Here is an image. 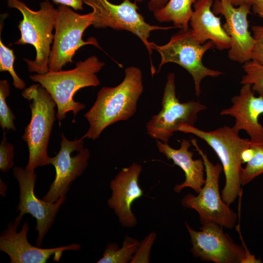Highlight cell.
Listing matches in <instances>:
<instances>
[{"label":"cell","instance_id":"6da1fadb","mask_svg":"<svg viewBox=\"0 0 263 263\" xmlns=\"http://www.w3.org/2000/svg\"><path fill=\"white\" fill-rule=\"evenodd\" d=\"M144 89L141 70L130 66L125 69V77L118 85L103 87L84 117L89 128L81 138L95 140L107 127L118 121L129 119L137 109V103Z\"/></svg>","mask_w":263,"mask_h":263},{"label":"cell","instance_id":"7a4b0ae2","mask_svg":"<svg viewBox=\"0 0 263 263\" xmlns=\"http://www.w3.org/2000/svg\"><path fill=\"white\" fill-rule=\"evenodd\" d=\"M104 65L96 56H92L78 61L73 69L49 71L44 74L30 75L29 77L40 84L51 94L57 107L56 118L60 123L69 112H72L75 116L85 108L84 104L74 100V94L82 88L99 85L100 81L96 74Z\"/></svg>","mask_w":263,"mask_h":263},{"label":"cell","instance_id":"3957f363","mask_svg":"<svg viewBox=\"0 0 263 263\" xmlns=\"http://www.w3.org/2000/svg\"><path fill=\"white\" fill-rule=\"evenodd\" d=\"M8 6L20 12L23 16L18 24L20 38L15 43L16 45L29 44L36 49L34 60L24 58L28 71L44 74L49 71L48 62L53 42V30L58 14L57 9L48 0L39 3V9L34 11L20 0H7Z\"/></svg>","mask_w":263,"mask_h":263},{"label":"cell","instance_id":"277c9868","mask_svg":"<svg viewBox=\"0 0 263 263\" xmlns=\"http://www.w3.org/2000/svg\"><path fill=\"white\" fill-rule=\"evenodd\" d=\"M178 131L194 134L213 150L221 162L225 176L222 198L228 206L233 203L243 191L240 181L241 154L249 146L250 139L241 138L239 131L227 126L205 131L194 126L183 125L178 128Z\"/></svg>","mask_w":263,"mask_h":263},{"label":"cell","instance_id":"5b68a950","mask_svg":"<svg viewBox=\"0 0 263 263\" xmlns=\"http://www.w3.org/2000/svg\"><path fill=\"white\" fill-rule=\"evenodd\" d=\"M22 96L30 101L31 118L24 129L22 139L29 150L28 170L49 165L48 146L56 115V103L49 92L40 84L25 88Z\"/></svg>","mask_w":263,"mask_h":263},{"label":"cell","instance_id":"8992f818","mask_svg":"<svg viewBox=\"0 0 263 263\" xmlns=\"http://www.w3.org/2000/svg\"><path fill=\"white\" fill-rule=\"evenodd\" d=\"M190 141L204 161L206 177L198 194H187L182 199L181 205L196 210L201 224L212 222L226 228H232L237 222L238 214L224 202L220 194L219 178L223 171L222 166L220 163L214 164L209 160L196 139Z\"/></svg>","mask_w":263,"mask_h":263},{"label":"cell","instance_id":"52a82bcc","mask_svg":"<svg viewBox=\"0 0 263 263\" xmlns=\"http://www.w3.org/2000/svg\"><path fill=\"white\" fill-rule=\"evenodd\" d=\"M151 45L161 56L158 72L168 63H174L181 66L191 75L197 97L201 94V83L205 77H218L223 74L220 71L207 67L202 61L204 54L214 46L213 42L209 40L203 44H200L193 37L190 28L181 29L164 45H159L153 42H151Z\"/></svg>","mask_w":263,"mask_h":263},{"label":"cell","instance_id":"ba28073f","mask_svg":"<svg viewBox=\"0 0 263 263\" xmlns=\"http://www.w3.org/2000/svg\"><path fill=\"white\" fill-rule=\"evenodd\" d=\"M57 10L48 62L50 71L61 70L66 64L73 62L75 52L83 46L93 45L100 48L94 38H90L86 41L82 39L85 30L93 25L92 12L81 15L63 5H59Z\"/></svg>","mask_w":263,"mask_h":263},{"label":"cell","instance_id":"9c48e42d","mask_svg":"<svg viewBox=\"0 0 263 263\" xmlns=\"http://www.w3.org/2000/svg\"><path fill=\"white\" fill-rule=\"evenodd\" d=\"M185 224L190 237V251L194 257L215 263H262L247 247L235 243L221 225L212 222L204 223L197 231L186 222Z\"/></svg>","mask_w":263,"mask_h":263},{"label":"cell","instance_id":"30bf717a","mask_svg":"<svg viewBox=\"0 0 263 263\" xmlns=\"http://www.w3.org/2000/svg\"><path fill=\"white\" fill-rule=\"evenodd\" d=\"M175 76L169 73L167 77L162 99V109L146 124L147 133L163 143L168 142L183 125L194 126L198 113L207 109L199 101L181 103L176 95Z\"/></svg>","mask_w":263,"mask_h":263},{"label":"cell","instance_id":"8fae6325","mask_svg":"<svg viewBox=\"0 0 263 263\" xmlns=\"http://www.w3.org/2000/svg\"><path fill=\"white\" fill-rule=\"evenodd\" d=\"M83 1L93 9L92 25L94 27H110L114 30L130 32L141 39L150 55L153 50L151 42L148 40L150 32L176 28L149 24L138 12L139 8L136 1L124 0L119 4H113L108 0H83Z\"/></svg>","mask_w":263,"mask_h":263},{"label":"cell","instance_id":"7c38bea8","mask_svg":"<svg viewBox=\"0 0 263 263\" xmlns=\"http://www.w3.org/2000/svg\"><path fill=\"white\" fill-rule=\"evenodd\" d=\"M13 171L19 188V201L17 208L19 213L14 219V223L18 227L23 216L26 214H29L35 218L36 230L38 232L36 245L41 247L61 206L66 201V196L60 197L54 203L39 199L35 194L34 188L37 179L35 170H28L20 167H15Z\"/></svg>","mask_w":263,"mask_h":263},{"label":"cell","instance_id":"4fadbf2b","mask_svg":"<svg viewBox=\"0 0 263 263\" xmlns=\"http://www.w3.org/2000/svg\"><path fill=\"white\" fill-rule=\"evenodd\" d=\"M61 138L59 151L48 160L56 169L55 179L42 198L49 203L66 196L73 182L85 171L90 157L89 150L84 148V139L69 140L63 133Z\"/></svg>","mask_w":263,"mask_h":263},{"label":"cell","instance_id":"5bb4252c","mask_svg":"<svg viewBox=\"0 0 263 263\" xmlns=\"http://www.w3.org/2000/svg\"><path fill=\"white\" fill-rule=\"evenodd\" d=\"M251 6V4H243L235 7L225 0H215L212 7L215 15H223L225 20L223 27L231 38L228 58L242 64L251 60L254 45L247 20Z\"/></svg>","mask_w":263,"mask_h":263},{"label":"cell","instance_id":"9a60e30c","mask_svg":"<svg viewBox=\"0 0 263 263\" xmlns=\"http://www.w3.org/2000/svg\"><path fill=\"white\" fill-rule=\"evenodd\" d=\"M14 222H10L0 236V250L8 255L10 263H45L52 257L58 262L64 251H77L81 248L75 244L50 248L35 246L27 240L28 224L24 222L19 232Z\"/></svg>","mask_w":263,"mask_h":263},{"label":"cell","instance_id":"2e32d148","mask_svg":"<svg viewBox=\"0 0 263 263\" xmlns=\"http://www.w3.org/2000/svg\"><path fill=\"white\" fill-rule=\"evenodd\" d=\"M142 166L133 163L123 168L110 183L112 196L107 201L113 209L122 226L132 227L137 223V219L132 211V204L143 195V191L139 184V177Z\"/></svg>","mask_w":263,"mask_h":263},{"label":"cell","instance_id":"e0dca14e","mask_svg":"<svg viewBox=\"0 0 263 263\" xmlns=\"http://www.w3.org/2000/svg\"><path fill=\"white\" fill-rule=\"evenodd\" d=\"M250 84L242 86L239 94L231 99L232 105L220 112V115L235 118L233 128L240 132L245 131L250 138L263 136V126L259 117L263 113V97L256 96Z\"/></svg>","mask_w":263,"mask_h":263},{"label":"cell","instance_id":"ac0fdd59","mask_svg":"<svg viewBox=\"0 0 263 263\" xmlns=\"http://www.w3.org/2000/svg\"><path fill=\"white\" fill-rule=\"evenodd\" d=\"M214 0H198L194 4V10L189 24L193 37L200 44L212 41L219 50L229 49L231 38L222 26L220 17L211 10Z\"/></svg>","mask_w":263,"mask_h":263},{"label":"cell","instance_id":"d6986e66","mask_svg":"<svg viewBox=\"0 0 263 263\" xmlns=\"http://www.w3.org/2000/svg\"><path fill=\"white\" fill-rule=\"evenodd\" d=\"M156 143L159 151L166 156L168 160H172L174 164L181 168L185 173V181L176 185L174 191L179 193L183 188H190L198 193L205 182V167L202 158L193 159L194 153L188 150L192 145L191 141L183 139L180 147L177 150L158 140H156Z\"/></svg>","mask_w":263,"mask_h":263},{"label":"cell","instance_id":"ffe728a7","mask_svg":"<svg viewBox=\"0 0 263 263\" xmlns=\"http://www.w3.org/2000/svg\"><path fill=\"white\" fill-rule=\"evenodd\" d=\"M198 0H169L163 7L153 12L160 22H172L176 28L187 30L193 10L192 6Z\"/></svg>","mask_w":263,"mask_h":263},{"label":"cell","instance_id":"44dd1931","mask_svg":"<svg viewBox=\"0 0 263 263\" xmlns=\"http://www.w3.org/2000/svg\"><path fill=\"white\" fill-rule=\"evenodd\" d=\"M140 243L136 239L126 235L123 245L120 248L115 243L108 244L105 249L102 257L97 263H129L135 254Z\"/></svg>","mask_w":263,"mask_h":263},{"label":"cell","instance_id":"7402d4cb","mask_svg":"<svg viewBox=\"0 0 263 263\" xmlns=\"http://www.w3.org/2000/svg\"><path fill=\"white\" fill-rule=\"evenodd\" d=\"M250 141L254 153L245 167L241 169L240 181L242 186L263 174V136L250 138Z\"/></svg>","mask_w":263,"mask_h":263},{"label":"cell","instance_id":"603a6c76","mask_svg":"<svg viewBox=\"0 0 263 263\" xmlns=\"http://www.w3.org/2000/svg\"><path fill=\"white\" fill-rule=\"evenodd\" d=\"M242 68L245 75L240 83L250 84L253 91L263 97V65L250 60L244 63Z\"/></svg>","mask_w":263,"mask_h":263},{"label":"cell","instance_id":"cb8c5ba5","mask_svg":"<svg viewBox=\"0 0 263 263\" xmlns=\"http://www.w3.org/2000/svg\"><path fill=\"white\" fill-rule=\"evenodd\" d=\"M10 94V85L7 80L0 81V126L3 129L16 131L14 124L15 116L7 105L6 98Z\"/></svg>","mask_w":263,"mask_h":263},{"label":"cell","instance_id":"d4e9b609","mask_svg":"<svg viewBox=\"0 0 263 263\" xmlns=\"http://www.w3.org/2000/svg\"><path fill=\"white\" fill-rule=\"evenodd\" d=\"M15 56L13 50L5 46L0 38V71H7L13 78V84L18 89L25 88L26 83L16 73L14 64Z\"/></svg>","mask_w":263,"mask_h":263},{"label":"cell","instance_id":"484cf974","mask_svg":"<svg viewBox=\"0 0 263 263\" xmlns=\"http://www.w3.org/2000/svg\"><path fill=\"white\" fill-rule=\"evenodd\" d=\"M14 147L8 142L4 131L0 144V169L3 172L8 171L14 166Z\"/></svg>","mask_w":263,"mask_h":263},{"label":"cell","instance_id":"4316f807","mask_svg":"<svg viewBox=\"0 0 263 263\" xmlns=\"http://www.w3.org/2000/svg\"><path fill=\"white\" fill-rule=\"evenodd\" d=\"M156 234L153 232L140 243L130 263H149L151 246L155 239Z\"/></svg>","mask_w":263,"mask_h":263},{"label":"cell","instance_id":"83f0119b","mask_svg":"<svg viewBox=\"0 0 263 263\" xmlns=\"http://www.w3.org/2000/svg\"><path fill=\"white\" fill-rule=\"evenodd\" d=\"M251 30L254 45L251 60L263 65V26L253 25Z\"/></svg>","mask_w":263,"mask_h":263},{"label":"cell","instance_id":"f1b7e54d","mask_svg":"<svg viewBox=\"0 0 263 263\" xmlns=\"http://www.w3.org/2000/svg\"><path fill=\"white\" fill-rule=\"evenodd\" d=\"M56 4L69 6L75 10H82L83 9V0H51Z\"/></svg>","mask_w":263,"mask_h":263},{"label":"cell","instance_id":"f546056e","mask_svg":"<svg viewBox=\"0 0 263 263\" xmlns=\"http://www.w3.org/2000/svg\"><path fill=\"white\" fill-rule=\"evenodd\" d=\"M142 0H135L138 2H141ZM168 0H149L148 2V7L150 11H154L156 10L159 9L165 6Z\"/></svg>","mask_w":263,"mask_h":263},{"label":"cell","instance_id":"4dcf8cb0","mask_svg":"<svg viewBox=\"0 0 263 263\" xmlns=\"http://www.w3.org/2000/svg\"><path fill=\"white\" fill-rule=\"evenodd\" d=\"M251 8L254 14L263 19V0H253Z\"/></svg>","mask_w":263,"mask_h":263},{"label":"cell","instance_id":"1f68e13d","mask_svg":"<svg viewBox=\"0 0 263 263\" xmlns=\"http://www.w3.org/2000/svg\"><path fill=\"white\" fill-rule=\"evenodd\" d=\"M235 7H238L243 4H251L253 0H225Z\"/></svg>","mask_w":263,"mask_h":263},{"label":"cell","instance_id":"d6a6232c","mask_svg":"<svg viewBox=\"0 0 263 263\" xmlns=\"http://www.w3.org/2000/svg\"><path fill=\"white\" fill-rule=\"evenodd\" d=\"M0 194L2 196H5V191L3 190L4 189L6 190L7 186L5 183L0 179Z\"/></svg>","mask_w":263,"mask_h":263}]
</instances>
